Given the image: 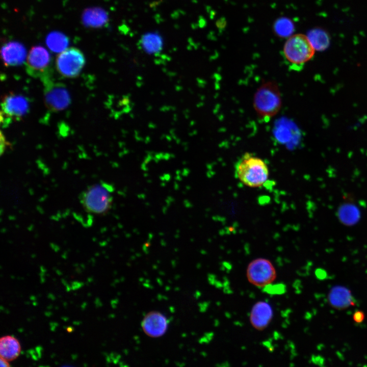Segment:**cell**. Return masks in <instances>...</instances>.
Wrapping results in <instances>:
<instances>
[{
    "instance_id": "6da1fadb",
    "label": "cell",
    "mask_w": 367,
    "mask_h": 367,
    "mask_svg": "<svg viewBox=\"0 0 367 367\" xmlns=\"http://www.w3.org/2000/svg\"><path fill=\"white\" fill-rule=\"evenodd\" d=\"M235 175L245 185L256 188L267 181L269 173L268 167L264 160L252 153L246 152L237 162Z\"/></svg>"
},
{
    "instance_id": "7a4b0ae2",
    "label": "cell",
    "mask_w": 367,
    "mask_h": 367,
    "mask_svg": "<svg viewBox=\"0 0 367 367\" xmlns=\"http://www.w3.org/2000/svg\"><path fill=\"white\" fill-rule=\"evenodd\" d=\"M113 191L111 185L101 181L87 187L80 195V201L86 212L104 215L112 207Z\"/></svg>"
},
{
    "instance_id": "3957f363",
    "label": "cell",
    "mask_w": 367,
    "mask_h": 367,
    "mask_svg": "<svg viewBox=\"0 0 367 367\" xmlns=\"http://www.w3.org/2000/svg\"><path fill=\"white\" fill-rule=\"evenodd\" d=\"M52 65L51 57L44 47L37 45L31 48L25 63L26 70L30 75L39 78L44 83L51 78Z\"/></svg>"
},
{
    "instance_id": "277c9868",
    "label": "cell",
    "mask_w": 367,
    "mask_h": 367,
    "mask_svg": "<svg viewBox=\"0 0 367 367\" xmlns=\"http://www.w3.org/2000/svg\"><path fill=\"white\" fill-rule=\"evenodd\" d=\"M254 106L262 117L270 118L275 115L281 107V98L277 86L272 82L261 85L255 93Z\"/></svg>"
},
{
    "instance_id": "5b68a950",
    "label": "cell",
    "mask_w": 367,
    "mask_h": 367,
    "mask_svg": "<svg viewBox=\"0 0 367 367\" xmlns=\"http://www.w3.org/2000/svg\"><path fill=\"white\" fill-rule=\"evenodd\" d=\"M286 60L294 65H302L311 60L315 50L307 36L302 34L292 35L283 46Z\"/></svg>"
},
{
    "instance_id": "8992f818",
    "label": "cell",
    "mask_w": 367,
    "mask_h": 367,
    "mask_svg": "<svg viewBox=\"0 0 367 367\" xmlns=\"http://www.w3.org/2000/svg\"><path fill=\"white\" fill-rule=\"evenodd\" d=\"M85 64V58L83 53L74 47L67 48L59 53L56 60L58 72L67 78L77 76Z\"/></svg>"
},
{
    "instance_id": "52a82bcc",
    "label": "cell",
    "mask_w": 367,
    "mask_h": 367,
    "mask_svg": "<svg viewBox=\"0 0 367 367\" xmlns=\"http://www.w3.org/2000/svg\"><path fill=\"white\" fill-rule=\"evenodd\" d=\"M29 102L25 97L13 93L5 95L2 99L1 121L6 126L13 121H18L29 112Z\"/></svg>"
},
{
    "instance_id": "ba28073f",
    "label": "cell",
    "mask_w": 367,
    "mask_h": 367,
    "mask_svg": "<svg viewBox=\"0 0 367 367\" xmlns=\"http://www.w3.org/2000/svg\"><path fill=\"white\" fill-rule=\"evenodd\" d=\"M246 275L248 281L257 287H265L272 284L276 277V270L267 259L258 258L248 265Z\"/></svg>"
},
{
    "instance_id": "9c48e42d",
    "label": "cell",
    "mask_w": 367,
    "mask_h": 367,
    "mask_svg": "<svg viewBox=\"0 0 367 367\" xmlns=\"http://www.w3.org/2000/svg\"><path fill=\"white\" fill-rule=\"evenodd\" d=\"M43 83L44 86V102L46 107L53 112L65 109L70 102L69 93L65 85L55 82L52 78Z\"/></svg>"
},
{
    "instance_id": "30bf717a",
    "label": "cell",
    "mask_w": 367,
    "mask_h": 367,
    "mask_svg": "<svg viewBox=\"0 0 367 367\" xmlns=\"http://www.w3.org/2000/svg\"><path fill=\"white\" fill-rule=\"evenodd\" d=\"M168 320L165 316L158 311H151L143 319L142 327L144 332L152 337H158L167 330Z\"/></svg>"
},
{
    "instance_id": "8fae6325",
    "label": "cell",
    "mask_w": 367,
    "mask_h": 367,
    "mask_svg": "<svg viewBox=\"0 0 367 367\" xmlns=\"http://www.w3.org/2000/svg\"><path fill=\"white\" fill-rule=\"evenodd\" d=\"M273 314L272 308L268 302L259 301L252 307L250 314V321L254 328L263 330L269 325Z\"/></svg>"
},
{
    "instance_id": "7c38bea8",
    "label": "cell",
    "mask_w": 367,
    "mask_h": 367,
    "mask_svg": "<svg viewBox=\"0 0 367 367\" xmlns=\"http://www.w3.org/2000/svg\"><path fill=\"white\" fill-rule=\"evenodd\" d=\"M1 57L5 66L19 65L23 63L26 58V50L20 43L10 42L2 47Z\"/></svg>"
},
{
    "instance_id": "4fadbf2b",
    "label": "cell",
    "mask_w": 367,
    "mask_h": 367,
    "mask_svg": "<svg viewBox=\"0 0 367 367\" xmlns=\"http://www.w3.org/2000/svg\"><path fill=\"white\" fill-rule=\"evenodd\" d=\"M20 352V345L18 340L10 335L1 338V357L7 361H12L16 358Z\"/></svg>"
},
{
    "instance_id": "5bb4252c",
    "label": "cell",
    "mask_w": 367,
    "mask_h": 367,
    "mask_svg": "<svg viewBox=\"0 0 367 367\" xmlns=\"http://www.w3.org/2000/svg\"><path fill=\"white\" fill-rule=\"evenodd\" d=\"M307 37L315 50H324L329 45V37L328 34L321 29L311 30Z\"/></svg>"
},
{
    "instance_id": "9a60e30c",
    "label": "cell",
    "mask_w": 367,
    "mask_h": 367,
    "mask_svg": "<svg viewBox=\"0 0 367 367\" xmlns=\"http://www.w3.org/2000/svg\"><path fill=\"white\" fill-rule=\"evenodd\" d=\"M330 294V301L335 307L344 308L351 304L350 292L345 289L336 287Z\"/></svg>"
},
{
    "instance_id": "2e32d148",
    "label": "cell",
    "mask_w": 367,
    "mask_h": 367,
    "mask_svg": "<svg viewBox=\"0 0 367 367\" xmlns=\"http://www.w3.org/2000/svg\"><path fill=\"white\" fill-rule=\"evenodd\" d=\"M46 43L51 50L54 52L60 53L66 48L68 40L62 34L52 33L48 36Z\"/></svg>"
},
{
    "instance_id": "e0dca14e",
    "label": "cell",
    "mask_w": 367,
    "mask_h": 367,
    "mask_svg": "<svg viewBox=\"0 0 367 367\" xmlns=\"http://www.w3.org/2000/svg\"><path fill=\"white\" fill-rule=\"evenodd\" d=\"M274 30L280 36H291L294 31V25L289 19L285 18H280L275 22Z\"/></svg>"
},
{
    "instance_id": "ac0fdd59",
    "label": "cell",
    "mask_w": 367,
    "mask_h": 367,
    "mask_svg": "<svg viewBox=\"0 0 367 367\" xmlns=\"http://www.w3.org/2000/svg\"><path fill=\"white\" fill-rule=\"evenodd\" d=\"M161 45L159 37L155 35H146L143 39V46L148 53H154L159 51Z\"/></svg>"
},
{
    "instance_id": "d6986e66",
    "label": "cell",
    "mask_w": 367,
    "mask_h": 367,
    "mask_svg": "<svg viewBox=\"0 0 367 367\" xmlns=\"http://www.w3.org/2000/svg\"><path fill=\"white\" fill-rule=\"evenodd\" d=\"M265 291L272 294H281L285 292V286L282 284L272 285L271 284L264 287Z\"/></svg>"
},
{
    "instance_id": "ffe728a7",
    "label": "cell",
    "mask_w": 367,
    "mask_h": 367,
    "mask_svg": "<svg viewBox=\"0 0 367 367\" xmlns=\"http://www.w3.org/2000/svg\"><path fill=\"white\" fill-rule=\"evenodd\" d=\"M365 318V315L361 310L356 311L353 316V319L355 322L357 323H361Z\"/></svg>"
},
{
    "instance_id": "44dd1931",
    "label": "cell",
    "mask_w": 367,
    "mask_h": 367,
    "mask_svg": "<svg viewBox=\"0 0 367 367\" xmlns=\"http://www.w3.org/2000/svg\"><path fill=\"white\" fill-rule=\"evenodd\" d=\"M312 360L314 363L319 365H323L324 363V360L321 356H313Z\"/></svg>"
},
{
    "instance_id": "7402d4cb",
    "label": "cell",
    "mask_w": 367,
    "mask_h": 367,
    "mask_svg": "<svg viewBox=\"0 0 367 367\" xmlns=\"http://www.w3.org/2000/svg\"><path fill=\"white\" fill-rule=\"evenodd\" d=\"M316 275L318 278L323 279L326 278L327 274L324 270L319 269L316 271Z\"/></svg>"
},
{
    "instance_id": "603a6c76",
    "label": "cell",
    "mask_w": 367,
    "mask_h": 367,
    "mask_svg": "<svg viewBox=\"0 0 367 367\" xmlns=\"http://www.w3.org/2000/svg\"><path fill=\"white\" fill-rule=\"evenodd\" d=\"M8 361L6 360L5 359L3 358V357L0 358V363H1V366H9L10 364H9Z\"/></svg>"
},
{
    "instance_id": "cb8c5ba5",
    "label": "cell",
    "mask_w": 367,
    "mask_h": 367,
    "mask_svg": "<svg viewBox=\"0 0 367 367\" xmlns=\"http://www.w3.org/2000/svg\"><path fill=\"white\" fill-rule=\"evenodd\" d=\"M67 330H68V332H71V331H72V329H71L70 328H68L67 329Z\"/></svg>"
}]
</instances>
